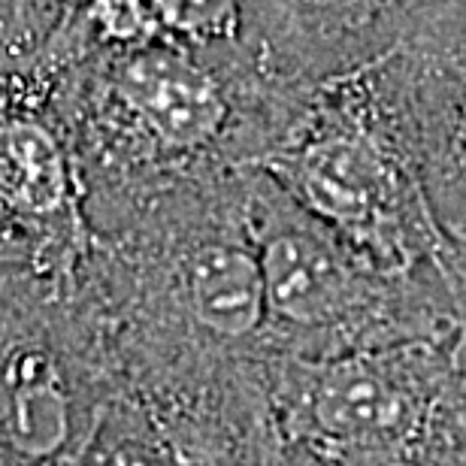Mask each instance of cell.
Here are the masks:
<instances>
[{
	"label": "cell",
	"instance_id": "11",
	"mask_svg": "<svg viewBox=\"0 0 466 466\" xmlns=\"http://www.w3.org/2000/svg\"><path fill=\"white\" fill-rule=\"evenodd\" d=\"M70 0H0V73L27 70L46 52Z\"/></svg>",
	"mask_w": 466,
	"mask_h": 466
},
{
	"label": "cell",
	"instance_id": "8",
	"mask_svg": "<svg viewBox=\"0 0 466 466\" xmlns=\"http://www.w3.org/2000/svg\"><path fill=\"white\" fill-rule=\"evenodd\" d=\"M442 0H251V46L288 88L394 55Z\"/></svg>",
	"mask_w": 466,
	"mask_h": 466
},
{
	"label": "cell",
	"instance_id": "7",
	"mask_svg": "<svg viewBox=\"0 0 466 466\" xmlns=\"http://www.w3.org/2000/svg\"><path fill=\"white\" fill-rule=\"evenodd\" d=\"M0 218L31 246L34 273H64L91 237L67 130L34 67L0 73Z\"/></svg>",
	"mask_w": 466,
	"mask_h": 466
},
{
	"label": "cell",
	"instance_id": "9",
	"mask_svg": "<svg viewBox=\"0 0 466 466\" xmlns=\"http://www.w3.org/2000/svg\"><path fill=\"white\" fill-rule=\"evenodd\" d=\"M394 58L436 218L466 242V0H442Z\"/></svg>",
	"mask_w": 466,
	"mask_h": 466
},
{
	"label": "cell",
	"instance_id": "10",
	"mask_svg": "<svg viewBox=\"0 0 466 466\" xmlns=\"http://www.w3.org/2000/svg\"><path fill=\"white\" fill-rule=\"evenodd\" d=\"M146 43L255 55L251 0H70L64 25L34 64Z\"/></svg>",
	"mask_w": 466,
	"mask_h": 466
},
{
	"label": "cell",
	"instance_id": "1",
	"mask_svg": "<svg viewBox=\"0 0 466 466\" xmlns=\"http://www.w3.org/2000/svg\"><path fill=\"white\" fill-rule=\"evenodd\" d=\"M58 276L121 394L251 436L267 354L248 167L182 185L106 230Z\"/></svg>",
	"mask_w": 466,
	"mask_h": 466
},
{
	"label": "cell",
	"instance_id": "13",
	"mask_svg": "<svg viewBox=\"0 0 466 466\" xmlns=\"http://www.w3.org/2000/svg\"><path fill=\"white\" fill-rule=\"evenodd\" d=\"M0 267H31V246L0 218Z\"/></svg>",
	"mask_w": 466,
	"mask_h": 466
},
{
	"label": "cell",
	"instance_id": "4",
	"mask_svg": "<svg viewBox=\"0 0 466 466\" xmlns=\"http://www.w3.org/2000/svg\"><path fill=\"white\" fill-rule=\"evenodd\" d=\"M255 466H466V379L451 342L291 358L255 370Z\"/></svg>",
	"mask_w": 466,
	"mask_h": 466
},
{
	"label": "cell",
	"instance_id": "2",
	"mask_svg": "<svg viewBox=\"0 0 466 466\" xmlns=\"http://www.w3.org/2000/svg\"><path fill=\"white\" fill-rule=\"evenodd\" d=\"M49 86L88 230H106L182 185L255 167L303 88L248 52L116 46L31 64Z\"/></svg>",
	"mask_w": 466,
	"mask_h": 466
},
{
	"label": "cell",
	"instance_id": "5",
	"mask_svg": "<svg viewBox=\"0 0 466 466\" xmlns=\"http://www.w3.org/2000/svg\"><path fill=\"white\" fill-rule=\"evenodd\" d=\"M248 221L269 354L337 358L400 342H451L458 333L451 276L376 264L260 167H248Z\"/></svg>",
	"mask_w": 466,
	"mask_h": 466
},
{
	"label": "cell",
	"instance_id": "3",
	"mask_svg": "<svg viewBox=\"0 0 466 466\" xmlns=\"http://www.w3.org/2000/svg\"><path fill=\"white\" fill-rule=\"evenodd\" d=\"M255 167L376 264L451 276L394 55L303 88Z\"/></svg>",
	"mask_w": 466,
	"mask_h": 466
},
{
	"label": "cell",
	"instance_id": "12",
	"mask_svg": "<svg viewBox=\"0 0 466 466\" xmlns=\"http://www.w3.org/2000/svg\"><path fill=\"white\" fill-rule=\"evenodd\" d=\"M451 288H454V303H458V333L451 339V351L466 379V242L458 239H454V251H451Z\"/></svg>",
	"mask_w": 466,
	"mask_h": 466
},
{
	"label": "cell",
	"instance_id": "6",
	"mask_svg": "<svg viewBox=\"0 0 466 466\" xmlns=\"http://www.w3.org/2000/svg\"><path fill=\"white\" fill-rule=\"evenodd\" d=\"M118 394L95 333L61 279H0V466H73Z\"/></svg>",
	"mask_w": 466,
	"mask_h": 466
}]
</instances>
